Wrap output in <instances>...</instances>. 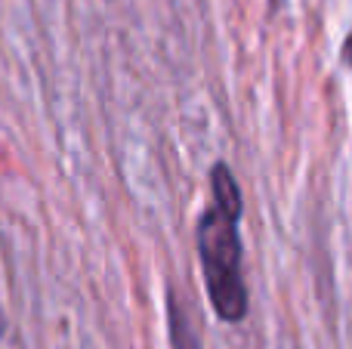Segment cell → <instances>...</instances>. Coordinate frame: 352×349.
Wrapping results in <instances>:
<instances>
[{
    "mask_svg": "<svg viewBox=\"0 0 352 349\" xmlns=\"http://www.w3.org/2000/svg\"><path fill=\"white\" fill-rule=\"evenodd\" d=\"M210 185L213 204L198 223L201 269L217 315L223 322H241L248 315V284L241 275V241H238L241 189L226 164L213 167Z\"/></svg>",
    "mask_w": 352,
    "mask_h": 349,
    "instance_id": "6da1fadb",
    "label": "cell"
},
{
    "mask_svg": "<svg viewBox=\"0 0 352 349\" xmlns=\"http://www.w3.org/2000/svg\"><path fill=\"white\" fill-rule=\"evenodd\" d=\"M0 349H25L22 337H19V331H16V325L3 315V309H0Z\"/></svg>",
    "mask_w": 352,
    "mask_h": 349,
    "instance_id": "7a4b0ae2",
    "label": "cell"
}]
</instances>
